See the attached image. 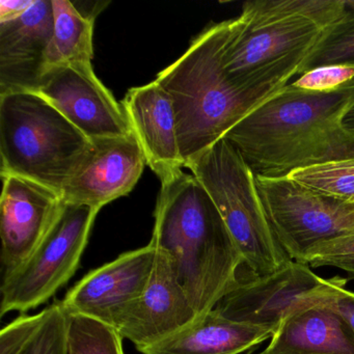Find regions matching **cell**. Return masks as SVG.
Here are the masks:
<instances>
[{
    "instance_id": "15",
    "label": "cell",
    "mask_w": 354,
    "mask_h": 354,
    "mask_svg": "<svg viewBox=\"0 0 354 354\" xmlns=\"http://www.w3.org/2000/svg\"><path fill=\"white\" fill-rule=\"evenodd\" d=\"M53 32V0H36L17 19L0 24V95L37 93Z\"/></svg>"
},
{
    "instance_id": "17",
    "label": "cell",
    "mask_w": 354,
    "mask_h": 354,
    "mask_svg": "<svg viewBox=\"0 0 354 354\" xmlns=\"http://www.w3.org/2000/svg\"><path fill=\"white\" fill-rule=\"evenodd\" d=\"M268 327L236 322L213 308L142 354H240L271 339Z\"/></svg>"
},
{
    "instance_id": "5",
    "label": "cell",
    "mask_w": 354,
    "mask_h": 354,
    "mask_svg": "<svg viewBox=\"0 0 354 354\" xmlns=\"http://www.w3.org/2000/svg\"><path fill=\"white\" fill-rule=\"evenodd\" d=\"M185 167L212 198L250 275L270 274L293 261L273 231L256 174L230 140L221 138Z\"/></svg>"
},
{
    "instance_id": "7",
    "label": "cell",
    "mask_w": 354,
    "mask_h": 354,
    "mask_svg": "<svg viewBox=\"0 0 354 354\" xmlns=\"http://www.w3.org/2000/svg\"><path fill=\"white\" fill-rule=\"evenodd\" d=\"M99 209L66 203L30 258L3 277L1 316L28 312L50 299L75 274Z\"/></svg>"
},
{
    "instance_id": "26",
    "label": "cell",
    "mask_w": 354,
    "mask_h": 354,
    "mask_svg": "<svg viewBox=\"0 0 354 354\" xmlns=\"http://www.w3.org/2000/svg\"><path fill=\"white\" fill-rule=\"evenodd\" d=\"M353 80L354 66H324L298 76L292 84L308 92L325 93L337 90Z\"/></svg>"
},
{
    "instance_id": "20",
    "label": "cell",
    "mask_w": 354,
    "mask_h": 354,
    "mask_svg": "<svg viewBox=\"0 0 354 354\" xmlns=\"http://www.w3.org/2000/svg\"><path fill=\"white\" fill-rule=\"evenodd\" d=\"M53 32L45 57V71L72 64H91L94 57V18L69 0H53Z\"/></svg>"
},
{
    "instance_id": "24",
    "label": "cell",
    "mask_w": 354,
    "mask_h": 354,
    "mask_svg": "<svg viewBox=\"0 0 354 354\" xmlns=\"http://www.w3.org/2000/svg\"><path fill=\"white\" fill-rule=\"evenodd\" d=\"M67 354H125L123 337L113 327L68 313Z\"/></svg>"
},
{
    "instance_id": "30",
    "label": "cell",
    "mask_w": 354,
    "mask_h": 354,
    "mask_svg": "<svg viewBox=\"0 0 354 354\" xmlns=\"http://www.w3.org/2000/svg\"><path fill=\"white\" fill-rule=\"evenodd\" d=\"M248 354H304V353H288V352H275L271 351V350L267 349L265 348L263 351H261L260 353H248Z\"/></svg>"
},
{
    "instance_id": "14",
    "label": "cell",
    "mask_w": 354,
    "mask_h": 354,
    "mask_svg": "<svg viewBox=\"0 0 354 354\" xmlns=\"http://www.w3.org/2000/svg\"><path fill=\"white\" fill-rule=\"evenodd\" d=\"M144 152L134 134L92 140V149L62 192L66 203L101 209L127 196L140 180Z\"/></svg>"
},
{
    "instance_id": "16",
    "label": "cell",
    "mask_w": 354,
    "mask_h": 354,
    "mask_svg": "<svg viewBox=\"0 0 354 354\" xmlns=\"http://www.w3.org/2000/svg\"><path fill=\"white\" fill-rule=\"evenodd\" d=\"M121 103L147 165L156 174L161 184L167 183L185 167L169 94L154 80L146 86L130 88Z\"/></svg>"
},
{
    "instance_id": "21",
    "label": "cell",
    "mask_w": 354,
    "mask_h": 354,
    "mask_svg": "<svg viewBox=\"0 0 354 354\" xmlns=\"http://www.w3.org/2000/svg\"><path fill=\"white\" fill-rule=\"evenodd\" d=\"M345 12L346 0H256L244 3L241 15L252 19L304 18L324 30Z\"/></svg>"
},
{
    "instance_id": "19",
    "label": "cell",
    "mask_w": 354,
    "mask_h": 354,
    "mask_svg": "<svg viewBox=\"0 0 354 354\" xmlns=\"http://www.w3.org/2000/svg\"><path fill=\"white\" fill-rule=\"evenodd\" d=\"M67 319L62 301L18 317L0 333V354H67Z\"/></svg>"
},
{
    "instance_id": "22",
    "label": "cell",
    "mask_w": 354,
    "mask_h": 354,
    "mask_svg": "<svg viewBox=\"0 0 354 354\" xmlns=\"http://www.w3.org/2000/svg\"><path fill=\"white\" fill-rule=\"evenodd\" d=\"M333 65L354 66V0H346L345 14L323 30L298 76L316 68Z\"/></svg>"
},
{
    "instance_id": "12",
    "label": "cell",
    "mask_w": 354,
    "mask_h": 354,
    "mask_svg": "<svg viewBox=\"0 0 354 354\" xmlns=\"http://www.w3.org/2000/svg\"><path fill=\"white\" fill-rule=\"evenodd\" d=\"M0 198L3 277L21 266L59 217L65 201L59 192L18 176L5 175Z\"/></svg>"
},
{
    "instance_id": "3",
    "label": "cell",
    "mask_w": 354,
    "mask_h": 354,
    "mask_svg": "<svg viewBox=\"0 0 354 354\" xmlns=\"http://www.w3.org/2000/svg\"><path fill=\"white\" fill-rule=\"evenodd\" d=\"M231 26L232 20L207 26L155 80L173 103L185 167L268 99L236 86L223 71Z\"/></svg>"
},
{
    "instance_id": "25",
    "label": "cell",
    "mask_w": 354,
    "mask_h": 354,
    "mask_svg": "<svg viewBox=\"0 0 354 354\" xmlns=\"http://www.w3.org/2000/svg\"><path fill=\"white\" fill-rule=\"evenodd\" d=\"M304 264L314 268L335 267L354 279V233L339 236L315 246L304 257Z\"/></svg>"
},
{
    "instance_id": "23",
    "label": "cell",
    "mask_w": 354,
    "mask_h": 354,
    "mask_svg": "<svg viewBox=\"0 0 354 354\" xmlns=\"http://www.w3.org/2000/svg\"><path fill=\"white\" fill-rule=\"evenodd\" d=\"M288 177L318 194L354 203V156L302 167Z\"/></svg>"
},
{
    "instance_id": "29",
    "label": "cell",
    "mask_w": 354,
    "mask_h": 354,
    "mask_svg": "<svg viewBox=\"0 0 354 354\" xmlns=\"http://www.w3.org/2000/svg\"><path fill=\"white\" fill-rule=\"evenodd\" d=\"M344 128L347 134V146L343 158L354 156V109L346 115Z\"/></svg>"
},
{
    "instance_id": "1",
    "label": "cell",
    "mask_w": 354,
    "mask_h": 354,
    "mask_svg": "<svg viewBox=\"0 0 354 354\" xmlns=\"http://www.w3.org/2000/svg\"><path fill=\"white\" fill-rule=\"evenodd\" d=\"M354 109V80L331 92L289 84L261 103L227 136L256 175L283 177L343 158L346 115Z\"/></svg>"
},
{
    "instance_id": "18",
    "label": "cell",
    "mask_w": 354,
    "mask_h": 354,
    "mask_svg": "<svg viewBox=\"0 0 354 354\" xmlns=\"http://www.w3.org/2000/svg\"><path fill=\"white\" fill-rule=\"evenodd\" d=\"M267 349L304 354H354V333L329 308L313 306L286 319Z\"/></svg>"
},
{
    "instance_id": "9",
    "label": "cell",
    "mask_w": 354,
    "mask_h": 354,
    "mask_svg": "<svg viewBox=\"0 0 354 354\" xmlns=\"http://www.w3.org/2000/svg\"><path fill=\"white\" fill-rule=\"evenodd\" d=\"M344 281L339 275L323 279L308 264L292 261L270 274L240 277L214 310L230 320L268 327L275 333L292 315L320 306Z\"/></svg>"
},
{
    "instance_id": "13",
    "label": "cell",
    "mask_w": 354,
    "mask_h": 354,
    "mask_svg": "<svg viewBox=\"0 0 354 354\" xmlns=\"http://www.w3.org/2000/svg\"><path fill=\"white\" fill-rule=\"evenodd\" d=\"M156 259L152 243L124 252L88 272L65 296L68 313L80 314L113 327L122 310L146 289Z\"/></svg>"
},
{
    "instance_id": "2",
    "label": "cell",
    "mask_w": 354,
    "mask_h": 354,
    "mask_svg": "<svg viewBox=\"0 0 354 354\" xmlns=\"http://www.w3.org/2000/svg\"><path fill=\"white\" fill-rule=\"evenodd\" d=\"M151 243L173 259L178 279L198 316L239 283L243 258L212 198L194 175L161 184Z\"/></svg>"
},
{
    "instance_id": "27",
    "label": "cell",
    "mask_w": 354,
    "mask_h": 354,
    "mask_svg": "<svg viewBox=\"0 0 354 354\" xmlns=\"http://www.w3.org/2000/svg\"><path fill=\"white\" fill-rule=\"evenodd\" d=\"M347 279L339 283L320 306L329 308L342 317L354 333V292L346 289Z\"/></svg>"
},
{
    "instance_id": "28",
    "label": "cell",
    "mask_w": 354,
    "mask_h": 354,
    "mask_svg": "<svg viewBox=\"0 0 354 354\" xmlns=\"http://www.w3.org/2000/svg\"><path fill=\"white\" fill-rule=\"evenodd\" d=\"M36 0H1L0 1V24L17 19L28 11Z\"/></svg>"
},
{
    "instance_id": "4",
    "label": "cell",
    "mask_w": 354,
    "mask_h": 354,
    "mask_svg": "<svg viewBox=\"0 0 354 354\" xmlns=\"http://www.w3.org/2000/svg\"><path fill=\"white\" fill-rule=\"evenodd\" d=\"M91 149L92 142L38 93L0 95V175L62 194Z\"/></svg>"
},
{
    "instance_id": "8",
    "label": "cell",
    "mask_w": 354,
    "mask_h": 354,
    "mask_svg": "<svg viewBox=\"0 0 354 354\" xmlns=\"http://www.w3.org/2000/svg\"><path fill=\"white\" fill-rule=\"evenodd\" d=\"M256 180L273 231L291 260L304 263L318 244L354 233V203L318 194L288 176L256 175Z\"/></svg>"
},
{
    "instance_id": "11",
    "label": "cell",
    "mask_w": 354,
    "mask_h": 354,
    "mask_svg": "<svg viewBox=\"0 0 354 354\" xmlns=\"http://www.w3.org/2000/svg\"><path fill=\"white\" fill-rule=\"evenodd\" d=\"M198 317L178 279L173 259L156 248L146 289L122 310L113 327L140 352L192 324Z\"/></svg>"
},
{
    "instance_id": "6",
    "label": "cell",
    "mask_w": 354,
    "mask_h": 354,
    "mask_svg": "<svg viewBox=\"0 0 354 354\" xmlns=\"http://www.w3.org/2000/svg\"><path fill=\"white\" fill-rule=\"evenodd\" d=\"M323 30L304 18L232 19L223 51L229 80L243 90L269 97L299 75Z\"/></svg>"
},
{
    "instance_id": "10",
    "label": "cell",
    "mask_w": 354,
    "mask_h": 354,
    "mask_svg": "<svg viewBox=\"0 0 354 354\" xmlns=\"http://www.w3.org/2000/svg\"><path fill=\"white\" fill-rule=\"evenodd\" d=\"M37 93L57 107L91 142L133 133L123 105L97 77L92 63L47 70Z\"/></svg>"
}]
</instances>
